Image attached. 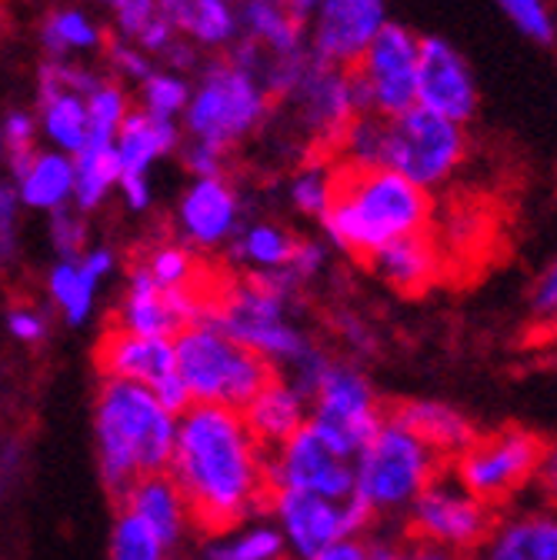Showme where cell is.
Listing matches in <instances>:
<instances>
[{"label":"cell","mask_w":557,"mask_h":560,"mask_svg":"<svg viewBox=\"0 0 557 560\" xmlns=\"http://www.w3.org/2000/svg\"><path fill=\"white\" fill-rule=\"evenodd\" d=\"M167 474L204 534H231L270 501L267 451L231 407L194 404L177 417Z\"/></svg>","instance_id":"cell-1"},{"label":"cell","mask_w":557,"mask_h":560,"mask_svg":"<svg viewBox=\"0 0 557 560\" xmlns=\"http://www.w3.org/2000/svg\"><path fill=\"white\" fill-rule=\"evenodd\" d=\"M431 194L387 167H337V190L321 218L327 241L368 260L391 241L428 231Z\"/></svg>","instance_id":"cell-2"},{"label":"cell","mask_w":557,"mask_h":560,"mask_svg":"<svg viewBox=\"0 0 557 560\" xmlns=\"http://www.w3.org/2000/svg\"><path fill=\"white\" fill-rule=\"evenodd\" d=\"M97 464L107 494L120 501L137 477L161 474L171 464L177 417L151 387L104 377L94 404Z\"/></svg>","instance_id":"cell-3"},{"label":"cell","mask_w":557,"mask_h":560,"mask_svg":"<svg viewBox=\"0 0 557 560\" xmlns=\"http://www.w3.org/2000/svg\"><path fill=\"white\" fill-rule=\"evenodd\" d=\"M174 354L194 404L244 410L277 377L270 361L224 334L214 317L184 327L174 337Z\"/></svg>","instance_id":"cell-4"},{"label":"cell","mask_w":557,"mask_h":560,"mask_svg":"<svg viewBox=\"0 0 557 560\" xmlns=\"http://www.w3.org/2000/svg\"><path fill=\"white\" fill-rule=\"evenodd\" d=\"M351 464L355 498L374 517H404L417 494L444 470V457L391 413L374 441Z\"/></svg>","instance_id":"cell-5"},{"label":"cell","mask_w":557,"mask_h":560,"mask_svg":"<svg viewBox=\"0 0 557 560\" xmlns=\"http://www.w3.org/2000/svg\"><path fill=\"white\" fill-rule=\"evenodd\" d=\"M211 317L221 324L224 334H231L237 343H244L274 368H291L311 350L304 330L291 324V291L277 288L267 277L251 273L247 280L228 284Z\"/></svg>","instance_id":"cell-6"},{"label":"cell","mask_w":557,"mask_h":560,"mask_svg":"<svg viewBox=\"0 0 557 560\" xmlns=\"http://www.w3.org/2000/svg\"><path fill=\"white\" fill-rule=\"evenodd\" d=\"M464 154H467L464 124L438 117L417 104L397 117H381L378 167L397 171L401 177L425 187L428 194L434 187H444L457 174Z\"/></svg>","instance_id":"cell-7"},{"label":"cell","mask_w":557,"mask_h":560,"mask_svg":"<svg viewBox=\"0 0 557 560\" xmlns=\"http://www.w3.org/2000/svg\"><path fill=\"white\" fill-rule=\"evenodd\" d=\"M267 110H270L267 88L247 67L228 57V60H214L204 70L200 84L190 91L184 117L194 140L228 151L267 120Z\"/></svg>","instance_id":"cell-8"},{"label":"cell","mask_w":557,"mask_h":560,"mask_svg":"<svg viewBox=\"0 0 557 560\" xmlns=\"http://www.w3.org/2000/svg\"><path fill=\"white\" fill-rule=\"evenodd\" d=\"M307 400H311L307 428L347 460H355L387 420V410L381 407L378 390L351 364L327 361Z\"/></svg>","instance_id":"cell-9"},{"label":"cell","mask_w":557,"mask_h":560,"mask_svg":"<svg viewBox=\"0 0 557 560\" xmlns=\"http://www.w3.org/2000/svg\"><path fill=\"white\" fill-rule=\"evenodd\" d=\"M541 447L544 441L537 434L524 428H504L487 438H474V444L464 447L448 470L474 498L498 511L518 504L531 490Z\"/></svg>","instance_id":"cell-10"},{"label":"cell","mask_w":557,"mask_h":560,"mask_svg":"<svg viewBox=\"0 0 557 560\" xmlns=\"http://www.w3.org/2000/svg\"><path fill=\"white\" fill-rule=\"evenodd\" d=\"M285 8L304 27L307 54L344 70L361 60L387 24L384 0H285Z\"/></svg>","instance_id":"cell-11"},{"label":"cell","mask_w":557,"mask_h":560,"mask_svg":"<svg viewBox=\"0 0 557 560\" xmlns=\"http://www.w3.org/2000/svg\"><path fill=\"white\" fill-rule=\"evenodd\" d=\"M404 521L410 530L407 537L428 540L434 547L467 557L487 537V530H491L495 508H487L480 498H474L451 470H441L421 494H417Z\"/></svg>","instance_id":"cell-12"},{"label":"cell","mask_w":557,"mask_h":560,"mask_svg":"<svg viewBox=\"0 0 557 560\" xmlns=\"http://www.w3.org/2000/svg\"><path fill=\"white\" fill-rule=\"evenodd\" d=\"M417 57L421 37L401 24H384L351 67L364 114L397 117L417 104Z\"/></svg>","instance_id":"cell-13"},{"label":"cell","mask_w":557,"mask_h":560,"mask_svg":"<svg viewBox=\"0 0 557 560\" xmlns=\"http://www.w3.org/2000/svg\"><path fill=\"white\" fill-rule=\"evenodd\" d=\"M267 508L274 511L288 553H294L298 560H307L311 553H317L334 540L361 537L378 521L358 498L330 501V498L304 494V490H270Z\"/></svg>","instance_id":"cell-14"},{"label":"cell","mask_w":557,"mask_h":560,"mask_svg":"<svg viewBox=\"0 0 557 560\" xmlns=\"http://www.w3.org/2000/svg\"><path fill=\"white\" fill-rule=\"evenodd\" d=\"M270 490H304V494L347 501L355 498V464L330 451L311 428L267 451Z\"/></svg>","instance_id":"cell-15"},{"label":"cell","mask_w":557,"mask_h":560,"mask_svg":"<svg viewBox=\"0 0 557 560\" xmlns=\"http://www.w3.org/2000/svg\"><path fill=\"white\" fill-rule=\"evenodd\" d=\"M288 97H291L304 130L314 133L317 140H330V144H340L347 127L364 114L351 70L321 63L314 57L307 60L304 74L288 91Z\"/></svg>","instance_id":"cell-16"},{"label":"cell","mask_w":557,"mask_h":560,"mask_svg":"<svg viewBox=\"0 0 557 560\" xmlns=\"http://www.w3.org/2000/svg\"><path fill=\"white\" fill-rule=\"evenodd\" d=\"M477 81L464 54L444 37H421L417 57V107L464 124L477 110Z\"/></svg>","instance_id":"cell-17"},{"label":"cell","mask_w":557,"mask_h":560,"mask_svg":"<svg viewBox=\"0 0 557 560\" xmlns=\"http://www.w3.org/2000/svg\"><path fill=\"white\" fill-rule=\"evenodd\" d=\"M467 560H557V511L537 501L511 504L495 514L491 530Z\"/></svg>","instance_id":"cell-18"},{"label":"cell","mask_w":557,"mask_h":560,"mask_svg":"<svg viewBox=\"0 0 557 560\" xmlns=\"http://www.w3.org/2000/svg\"><path fill=\"white\" fill-rule=\"evenodd\" d=\"M97 371L114 381H134L154 387L164 377L177 374V354L171 337H137L120 327H107L97 350Z\"/></svg>","instance_id":"cell-19"},{"label":"cell","mask_w":557,"mask_h":560,"mask_svg":"<svg viewBox=\"0 0 557 560\" xmlns=\"http://www.w3.org/2000/svg\"><path fill=\"white\" fill-rule=\"evenodd\" d=\"M181 234L194 247H218L237 231V194L224 177H200L181 197Z\"/></svg>","instance_id":"cell-20"},{"label":"cell","mask_w":557,"mask_h":560,"mask_svg":"<svg viewBox=\"0 0 557 560\" xmlns=\"http://www.w3.org/2000/svg\"><path fill=\"white\" fill-rule=\"evenodd\" d=\"M244 424L254 434V441L264 451L281 447L285 441H291L301 428H307L311 417V400L304 390H298L291 381L274 377L244 410Z\"/></svg>","instance_id":"cell-21"},{"label":"cell","mask_w":557,"mask_h":560,"mask_svg":"<svg viewBox=\"0 0 557 560\" xmlns=\"http://www.w3.org/2000/svg\"><path fill=\"white\" fill-rule=\"evenodd\" d=\"M368 267L384 280L387 288H394L401 294H417L441 273V247L428 231L407 234L401 241H391L378 254H371Z\"/></svg>","instance_id":"cell-22"},{"label":"cell","mask_w":557,"mask_h":560,"mask_svg":"<svg viewBox=\"0 0 557 560\" xmlns=\"http://www.w3.org/2000/svg\"><path fill=\"white\" fill-rule=\"evenodd\" d=\"M117 508L127 511V514H134V517H141L167 547H174L181 540L184 527L190 524L187 504H184L181 490H177V483L171 480L167 470L137 477L127 487V494L117 501Z\"/></svg>","instance_id":"cell-23"},{"label":"cell","mask_w":557,"mask_h":560,"mask_svg":"<svg viewBox=\"0 0 557 560\" xmlns=\"http://www.w3.org/2000/svg\"><path fill=\"white\" fill-rule=\"evenodd\" d=\"M391 417L401 420L407 431H414L431 451H438L441 457H451V460L464 447H471L477 438L467 413L444 400H404L401 407L391 410Z\"/></svg>","instance_id":"cell-24"},{"label":"cell","mask_w":557,"mask_h":560,"mask_svg":"<svg viewBox=\"0 0 557 560\" xmlns=\"http://www.w3.org/2000/svg\"><path fill=\"white\" fill-rule=\"evenodd\" d=\"M114 254L111 250H88L81 260H60L47 273V291L63 311L67 324H84L94 311L97 284L111 273Z\"/></svg>","instance_id":"cell-25"},{"label":"cell","mask_w":557,"mask_h":560,"mask_svg":"<svg viewBox=\"0 0 557 560\" xmlns=\"http://www.w3.org/2000/svg\"><path fill=\"white\" fill-rule=\"evenodd\" d=\"M111 327H120L137 337H171V340L181 334V324L167 304V291H161L154 284L151 273L141 264L130 267L127 294H124Z\"/></svg>","instance_id":"cell-26"},{"label":"cell","mask_w":557,"mask_h":560,"mask_svg":"<svg viewBox=\"0 0 557 560\" xmlns=\"http://www.w3.org/2000/svg\"><path fill=\"white\" fill-rule=\"evenodd\" d=\"M177 144H181V130L174 120L154 117L148 110H130L114 140L120 174H148V167L158 158L171 154Z\"/></svg>","instance_id":"cell-27"},{"label":"cell","mask_w":557,"mask_h":560,"mask_svg":"<svg viewBox=\"0 0 557 560\" xmlns=\"http://www.w3.org/2000/svg\"><path fill=\"white\" fill-rule=\"evenodd\" d=\"M158 14L200 47H228L241 31L231 0H158Z\"/></svg>","instance_id":"cell-28"},{"label":"cell","mask_w":557,"mask_h":560,"mask_svg":"<svg viewBox=\"0 0 557 560\" xmlns=\"http://www.w3.org/2000/svg\"><path fill=\"white\" fill-rule=\"evenodd\" d=\"M74 158L60 151H37L31 167L14 180V190L31 210H57L74 200Z\"/></svg>","instance_id":"cell-29"},{"label":"cell","mask_w":557,"mask_h":560,"mask_svg":"<svg viewBox=\"0 0 557 560\" xmlns=\"http://www.w3.org/2000/svg\"><path fill=\"white\" fill-rule=\"evenodd\" d=\"M40 127L60 154L78 158L88 144V97L57 84H40Z\"/></svg>","instance_id":"cell-30"},{"label":"cell","mask_w":557,"mask_h":560,"mask_svg":"<svg viewBox=\"0 0 557 560\" xmlns=\"http://www.w3.org/2000/svg\"><path fill=\"white\" fill-rule=\"evenodd\" d=\"M301 241L288 234L277 224H254L237 237L234 257L254 270V277H270V273H285L298 254Z\"/></svg>","instance_id":"cell-31"},{"label":"cell","mask_w":557,"mask_h":560,"mask_svg":"<svg viewBox=\"0 0 557 560\" xmlns=\"http://www.w3.org/2000/svg\"><path fill=\"white\" fill-rule=\"evenodd\" d=\"M74 200L81 210H94L101 207V200L117 187L120 180V161L114 144H88L78 158H74Z\"/></svg>","instance_id":"cell-32"},{"label":"cell","mask_w":557,"mask_h":560,"mask_svg":"<svg viewBox=\"0 0 557 560\" xmlns=\"http://www.w3.org/2000/svg\"><path fill=\"white\" fill-rule=\"evenodd\" d=\"M151 280L161 288V291H184V288H197V284H211V270L200 267V260L181 247V244H158L148 250L144 260H137Z\"/></svg>","instance_id":"cell-33"},{"label":"cell","mask_w":557,"mask_h":560,"mask_svg":"<svg viewBox=\"0 0 557 560\" xmlns=\"http://www.w3.org/2000/svg\"><path fill=\"white\" fill-rule=\"evenodd\" d=\"M288 547L277 524H254L221 534V540L207 550L211 560H285Z\"/></svg>","instance_id":"cell-34"},{"label":"cell","mask_w":557,"mask_h":560,"mask_svg":"<svg viewBox=\"0 0 557 560\" xmlns=\"http://www.w3.org/2000/svg\"><path fill=\"white\" fill-rule=\"evenodd\" d=\"M40 40L47 47L50 57H67L71 50H94L104 44L101 27L84 14V11H54L44 27H40Z\"/></svg>","instance_id":"cell-35"},{"label":"cell","mask_w":557,"mask_h":560,"mask_svg":"<svg viewBox=\"0 0 557 560\" xmlns=\"http://www.w3.org/2000/svg\"><path fill=\"white\" fill-rule=\"evenodd\" d=\"M167 544L141 521L117 508L114 527H111V547L107 560H167Z\"/></svg>","instance_id":"cell-36"},{"label":"cell","mask_w":557,"mask_h":560,"mask_svg":"<svg viewBox=\"0 0 557 560\" xmlns=\"http://www.w3.org/2000/svg\"><path fill=\"white\" fill-rule=\"evenodd\" d=\"M127 114H130V101L124 88L101 81V88L88 94V144H114Z\"/></svg>","instance_id":"cell-37"},{"label":"cell","mask_w":557,"mask_h":560,"mask_svg":"<svg viewBox=\"0 0 557 560\" xmlns=\"http://www.w3.org/2000/svg\"><path fill=\"white\" fill-rule=\"evenodd\" d=\"M337 190V167L330 164H307L291 180V203L304 218H324Z\"/></svg>","instance_id":"cell-38"},{"label":"cell","mask_w":557,"mask_h":560,"mask_svg":"<svg viewBox=\"0 0 557 560\" xmlns=\"http://www.w3.org/2000/svg\"><path fill=\"white\" fill-rule=\"evenodd\" d=\"M34 133H37V124L24 110H11L4 117V124H0V151H4V158H8V167H11L14 180L31 167V161L37 154Z\"/></svg>","instance_id":"cell-39"},{"label":"cell","mask_w":557,"mask_h":560,"mask_svg":"<svg viewBox=\"0 0 557 560\" xmlns=\"http://www.w3.org/2000/svg\"><path fill=\"white\" fill-rule=\"evenodd\" d=\"M141 101H144V110L148 114L164 117V120H174L177 114L187 110L190 88L177 74H167V70H154L148 81H141Z\"/></svg>","instance_id":"cell-40"},{"label":"cell","mask_w":557,"mask_h":560,"mask_svg":"<svg viewBox=\"0 0 557 560\" xmlns=\"http://www.w3.org/2000/svg\"><path fill=\"white\" fill-rule=\"evenodd\" d=\"M495 4L527 40L547 44L554 37V14L547 8V0H495Z\"/></svg>","instance_id":"cell-41"},{"label":"cell","mask_w":557,"mask_h":560,"mask_svg":"<svg viewBox=\"0 0 557 560\" xmlns=\"http://www.w3.org/2000/svg\"><path fill=\"white\" fill-rule=\"evenodd\" d=\"M371 560H467L464 553L434 547L428 540H417V537H378L371 540Z\"/></svg>","instance_id":"cell-42"},{"label":"cell","mask_w":557,"mask_h":560,"mask_svg":"<svg viewBox=\"0 0 557 560\" xmlns=\"http://www.w3.org/2000/svg\"><path fill=\"white\" fill-rule=\"evenodd\" d=\"M84 241H88L84 218H78L71 207L50 210V244L60 254V260H81Z\"/></svg>","instance_id":"cell-43"},{"label":"cell","mask_w":557,"mask_h":560,"mask_svg":"<svg viewBox=\"0 0 557 560\" xmlns=\"http://www.w3.org/2000/svg\"><path fill=\"white\" fill-rule=\"evenodd\" d=\"M531 317L544 334H557V257L544 267L531 291Z\"/></svg>","instance_id":"cell-44"},{"label":"cell","mask_w":557,"mask_h":560,"mask_svg":"<svg viewBox=\"0 0 557 560\" xmlns=\"http://www.w3.org/2000/svg\"><path fill=\"white\" fill-rule=\"evenodd\" d=\"M18 190L0 180V267L14 264L18 257Z\"/></svg>","instance_id":"cell-45"},{"label":"cell","mask_w":557,"mask_h":560,"mask_svg":"<svg viewBox=\"0 0 557 560\" xmlns=\"http://www.w3.org/2000/svg\"><path fill=\"white\" fill-rule=\"evenodd\" d=\"M531 490H534V501H537V504L557 511V441H550V444L541 447V457H537V467H534Z\"/></svg>","instance_id":"cell-46"},{"label":"cell","mask_w":557,"mask_h":560,"mask_svg":"<svg viewBox=\"0 0 557 560\" xmlns=\"http://www.w3.org/2000/svg\"><path fill=\"white\" fill-rule=\"evenodd\" d=\"M107 4L127 37H137L158 18V0H107Z\"/></svg>","instance_id":"cell-47"},{"label":"cell","mask_w":557,"mask_h":560,"mask_svg":"<svg viewBox=\"0 0 557 560\" xmlns=\"http://www.w3.org/2000/svg\"><path fill=\"white\" fill-rule=\"evenodd\" d=\"M224 158L228 151L214 148V144H204V140H190L187 151H184V164L190 167V174L200 177H224Z\"/></svg>","instance_id":"cell-48"},{"label":"cell","mask_w":557,"mask_h":560,"mask_svg":"<svg viewBox=\"0 0 557 560\" xmlns=\"http://www.w3.org/2000/svg\"><path fill=\"white\" fill-rule=\"evenodd\" d=\"M111 60H114V67L120 70V74L130 78V81H148L154 74L148 54L144 50H134V47H127L120 40H111Z\"/></svg>","instance_id":"cell-49"},{"label":"cell","mask_w":557,"mask_h":560,"mask_svg":"<svg viewBox=\"0 0 557 560\" xmlns=\"http://www.w3.org/2000/svg\"><path fill=\"white\" fill-rule=\"evenodd\" d=\"M154 390V397L174 413V417H181L187 407H194V397H190V390H187V384L181 381V374H171V377H164L161 384H154L151 387Z\"/></svg>","instance_id":"cell-50"},{"label":"cell","mask_w":557,"mask_h":560,"mask_svg":"<svg viewBox=\"0 0 557 560\" xmlns=\"http://www.w3.org/2000/svg\"><path fill=\"white\" fill-rule=\"evenodd\" d=\"M307 560H371V544L364 537H344V540L321 547Z\"/></svg>","instance_id":"cell-51"},{"label":"cell","mask_w":557,"mask_h":560,"mask_svg":"<svg viewBox=\"0 0 557 560\" xmlns=\"http://www.w3.org/2000/svg\"><path fill=\"white\" fill-rule=\"evenodd\" d=\"M8 330H11L18 340H24V343H37V340L44 337L47 324H44V317H40L34 307H18V311H11V317H8Z\"/></svg>","instance_id":"cell-52"},{"label":"cell","mask_w":557,"mask_h":560,"mask_svg":"<svg viewBox=\"0 0 557 560\" xmlns=\"http://www.w3.org/2000/svg\"><path fill=\"white\" fill-rule=\"evenodd\" d=\"M117 187L124 190V200L130 210H148L151 207V184L148 174H120Z\"/></svg>","instance_id":"cell-53"},{"label":"cell","mask_w":557,"mask_h":560,"mask_svg":"<svg viewBox=\"0 0 557 560\" xmlns=\"http://www.w3.org/2000/svg\"><path fill=\"white\" fill-rule=\"evenodd\" d=\"M231 4H244V0H231Z\"/></svg>","instance_id":"cell-54"}]
</instances>
